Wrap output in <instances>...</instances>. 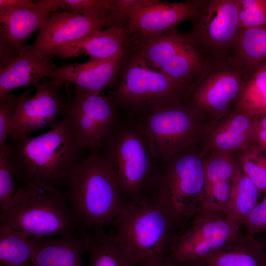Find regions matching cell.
I'll list each match as a JSON object with an SVG mask.
<instances>
[{
  "label": "cell",
  "mask_w": 266,
  "mask_h": 266,
  "mask_svg": "<svg viewBox=\"0 0 266 266\" xmlns=\"http://www.w3.org/2000/svg\"><path fill=\"white\" fill-rule=\"evenodd\" d=\"M255 119L233 110L215 127L209 137L213 152L245 150L252 145Z\"/></svg>",
  "instance_id": "cell-23"
},
{
  "label": "cell",
  "mask_w": 266,
  "mask_h": 266,
  "mask_svg": "<svg viewBox=\"0 0 266 266\" xmlns=\"http://www.w3.org/2000/svg\"><path fill=\"white\" fill-rule=\"evenodd\" d=\"M14 175L8 161L5 145L0 149V211L14 196L16 190Z\"/></svg>",
  "instance_id": "cell-35"
},
{
  "label": "cell",
  "mask_w": 266,
  "mask_h": 266,
  "mask_svg": "<svg viewBox=\"0 0 266 266\" xmlns=\"http://www.w3.org/2000/svg\"><path fill=\"white\" fill-rule=\"evenodd\" d=\"M27 92L28 90L18 96L10 93L0 96V149L6 144L7 138L9 136L10 125L16 108Z\"/></svg>",
  "instance_id": "cell-33"
},
{
  "label": "cell",
  "mask_w": 266,
  "mask_h": 266,
  "mask_svg": "<svg viewBox=\"0 0 266 266\" xmlns=\"http://www.w3.org/2000/svg\"><path fill=\"white\" fill-rule=\"evenodd\" d=\"M88 266H138L121 249L112 231L88 232Z\"/></svg>",
  "instance_id": "cell-25"
},
{
  "label": "cell",
  "mask_w": 266,
  "mask_h": 266,
  "mask_svg": "<svg viewBox=\"0 0 266 266\" xmlns=\"http://www.w3.org/2000/svg\"><path fill=\"white\" fill-rule=\"evenodd\" d=\"M255 236L259 240L266 253V232Z\"/></svg>",
  "instance_id": "cell-40"
},
{
  "label": "cell",
  "mask_w": 266,
  "mask_h": 266,
  "mask_svg": "<svg viewBox=\"0 0 266 266\" xmlns=\"http://www.w3.org/2000/svg\"><path fill=\"white\" fill-rule=\"evenodd\" d=\"M14 177L22 185L67 188L70 175L89 150L84 148L64 118L46 133L12 139L5 144Z\"/></svg>",
  "instance_id": "cell-1"
},
{
  "label": "cell",
  "mask_w": 266,
  "mask_h": 266,
  "mask_svg": "<svg viewBox=\"0 0 266 266\" xmlns=\"http://www.w3.org/2000/svg\"><path fill=\"white\" fill-rule=\"evenodd\" d=\"M132 117L137 122L159 162L196 145L203 120L184 100L154 107Z\"/></svg>",
  "instance_id": "cell-8"
},
{
  "label": "cell",
  "mask_w": 266,
  "mask_h": 266,
  "mask_svg": "<svg viewBox=\"0 0 266 266\" xmlns=\"http://www.w3.org/2000/svg\"><path fill=\"white\" fill-rule=\"evenodd\" d=\"M242 226L223 214L200 207L176 225L165 260L195 262L239 234Z\"/></svg>",
  "instance_id": "cell-9"
},
{
  "label": "cell",
  "mask_w": 266,
  "mask_h": 266,
  "mask_svg": "<svg viewBox=\"0 0 266 266\" xmlns=\"http://www.w3.org/2000/svg\"><path fill=\"white\" fill-rule=\"evenodd\" d=\"M120 113L134 117L154 107L183 100L185 94L132 49L128 50L116 89L107 92Z\"/></svg>",
  "instance_id": "cell-7"
},
{
  "label": "cell",
  "mask_w": 266,
  "mask_h": 266,
  "mask_svg": "<svg viewBox=\"0 0 266 266\" xmlns=\"http://www.w3.org/2000/svg\"><path fill=\"white\" fill-rule=\"evenodd\" d=\"M111 2L112 0H60V9L106 19Z\"/></svg>",
  "instance_id": "cell-32"
},
{
  "label": "cell",
  "mask_w": 266,
  "mask_h": 266,
  "mask_svg": "<svg viewBox=\"0 0 266 266\" xmlns=\"http://www.w3.org/2000/svg\"><path fill=\"white\" fill-rule=\"evenodd\" d=\"M154 266H199L194 262H187L182 263H174L164 260L159 264Z\"/></svg>",
  "instance_id": "cell-39"
},
{
  "label": "cell",
  "mask_w": 266,
  "mask_h": 266,
  "mask_svg": "<svg viewBox=\"0 0 266 266\" xmlns=\"http://www.w3.org/2000/svg\"><path fill=\"white\" fill-rule=\"evenodd\" d=\"M234 110L254 119L266 113V66L246 79L238 97Z\"/></svg>",
  "instance_id": "cell-27"
},
{
  "label": "cell",
  "mask_w": 266,
  "mask_h": 266,
  "mask_svg": "<svg viewBox=\"0 0 266 266\" xmlns=\"http://www.w3.org/2000/svg\"><path fill=\"white\" fill-rule=\"evenodd\" d=\"M88 232L54 237H30L34 266H84Z\"/></svg>",
  "instance_id": "cell-21"
},
{
  "label": "cell",
  "mask_w": 266,
  "mask_h": 266,
  "mask_svg": "<svg viewBox=\"0 0 266 266\" xmlns=\"http://www.w3.org/2000/svg\"><path fill=\"white\" fill-rule=\"evenodd\" d=\"M68 100L63 117L80 144L90 150L107 133L119 116L118 108L107 92L95 95L72 87L66 88Z\"/></svg>",
  "instance_id": "cell-14"
},
{
  "label": "cell",
  "mask_w": 266,
  "mask_h": 266,
  "mask_svg": "<svg viewBox=\"0 0 266 266\" xmlns=\"http://www.w3.org/2000/svg\"><path fill=\"white\" fill-rule=\"evenodd\" d=\"M131 49L164 74L185 95L209 62L188 33L176 27L137 41Z\"/></svg>",
  "instance_id": "cell-10"
},
{
  "label": "cell",
  "mask_w": 266,
  "mask_h": 266,
  "mask_svg": "<svg viewBox=\"0 0 266 266\" xmlns=\"http://www.w3.org/2000/svg\"><path fill=\"white\" fill-rule=\"evenodd\" d=\"M36 2L29 0H0V10L23 7H33Z\"/></svg>",
  "instance_id": "cell-38"
},
{
  "label": "cell",
  "mask_w": 266,
  "mask_h": 266,
  "mask_svg": "<svg viewBox=\"0 0 266 266\" xmlns=\"http://www.w3.org/2000/svg\"><path fill=\"white\" fill-rule=\"evenodd\" d=\"M32 253L30 237L5 225H0V266H26Z\"/></svg>",
  "instance_id": "cell-28"
},
{
  "label": "cell",
  "mask_w": 266,
  "mask_h": 266,
  "mask_svg": "<svg viewBox=\"0 0 266 266\" xmlns=\"http://www.w3.org/2000/svg\"><path fill=\"white\" fill-rule=\"evenodd\" d=\"M262 192L239 166L232 180L231 194L224 215L241 226L244 219L259 202Z\"/></svg>",
  "instance_id": "cell-26"
},
{
  "label": "cell",
  "mask_w": 266,
  "mask_h": 266,
  "mask_svg": "<svg viewBox=\"0 0 266 266\" xmlns=\"http://www.w3.org/2000/svg\"><path fill=\"white\" fill-rule=\"evenodd\" d=\"M195 146L161 160L143 193L166 207L177 223L201 207L204 161Z\"/></svg>",
  "instance_id": "cell-6"
},
{
  "label": "cell",
  "mask_w": 266,
  "mask_h": 266,
  "mask_svg": "<svg viewBox=\"0 0 266 266\" xmlns=\"http://www.w3.org/2000/svg\"><path fill=\"white\" fill-rule=\"evenodd\" d=\"M108 27L106 19L77 12L56 11L38 30L31 50L40 59L50 61L61 45L79 39L91 32Z\"/></svg>",
  "instance_id": "cell-15"
},
{
  "label": "cell",
  "mask_w": 266,
  "mask_h": 266,
  "mask_svg": "<svg viewBox=\"0 0 266 266\" xmlns=\"http://www.w3.org/2000/svg\"><path fill=\"white\" fill-rule=\"evenodd\" d=\"M66 188L74 219L83 232L110 226L127 203L114 171L95 149L73 170Z\"/></svg>",
  "instance_id": "cell-2"
},
{
  "label": "cell",
  "mask_w": 266,
  "mask_h": 266,
  "mask_svg": "<svg viewBox=\"0 0 266 266\" xmlns=\"http://www.w3.org/2000/svg\"><path fill=\"white\" fill-rule=\"evenodd\" d=\"M177 222L158 202L141 195L128 201L111 226L118 244L138 266L163 261Z\"/></svg>",
  "instance_id": "cell-3"
},
{
  "label": "cell",
  "mask_w": 266,
  "mask_h": 266,
  "mask_svg": "<svg viewBox=\"0 0 266 266\" xmlns=\"http://www.w3.org/2000/svg\"><path fill=\"white\" fill-rule=\"evenodd\" d=\"M128 50L106 59L89 60L58 66L50 78L64 82L66 87L73 85L91 95H101L107 89L114 90L118 85L119 72Z\"/></svg>",
  "instance_id": "cell-18"
},
{
  "label": "cell",
  "mask_w": 266,
  "mask_h": 266,
  "mask_svg": "<svg viewBox=\"0 0 266 266\" xmlns=\"http://www.w3.org/2000/svg\"><path fill=\"white\" fill-rule=\"evenodd\" d=\"M26 266H34L32 263H31L29 265Z\"/></svg>",
  "instance_id": "cell-41"
},
{
  "label": "cell",
  "mask_w": 266,
  "mask_h": 266,
  "mask_svg": "<svg viewBox=\"0 0 266 266\" xmlns=\"http://www.w3.org/2000/svg\"><path fill=\"white\" fill-rule=\"evenodd\" d=\"M251 146L266 152V113L255 119Z\"/></svg>",
  "instance_id": "cell-37"
},
{
  "label": "cell",
  "mask_w": 266,
  "mask_h": 266,
  "mask_svg": "<svg viewBox=\"0 0 266 266\" xmlns=\"http://www.w3.org/2000/svg\"><path fill=\"white\" fill-rule=\"evenodd\" d=\"M57 67L37 57L29 45L0 43V96L19 87L33 86L50 78Z\"/></svg>",
  "instance_id": "cell-17"
},
{
  "label": "cell",
  "mask_w": 266,
  "mask_h": 266,
  "mask_svg": "<svg viewBox=\"0 0 266 266\" xmlns=\"http://www.w3.org/2000/svg\"><path fill=\"white\" fill-rule=\"evenodd\" d=\"M263 200L258 203L241 223L249 234L257 235L266 232V191Z\"/></svg>",
  "instance_id": "cell-36"
},
{
  "label": "cell",
  "mask_w": 266,
  "mask_h": 266,
  "mask_svg": "<svg viewBox=\"0 0 266 266\" xmlns=\"http://www.w3.org/2000/svg\"><path fill=\"white\" fill-rule=\"evenodd\" d=\"M238 164L246 175L262 192L266 191V152L251 146L241 151Z\"/></svg>",
  "instance_id": "cell-30"
},
{
  "label": "cell",
  "mask_w": 266,
  "mask_h": 266,
  "mask_svg": "<svg viewBox=\"0 0 266 266\" xmlns=\"http://www.w3.org/2000/svg\"><path fill=\"white\" fill-rule=\"evenodd\" d=\"M0 212V224L29 237L61 236L82 231L74 219L67 189L22 185Z\"/></svg>",
  "instance_id": "cell-4"
},
{
  "label": "cell",
  "mask_w": 266,
  "mask_h": 266,
  "mask_svg": "<svg viewBox=\"0 0 266 266\" xmlns=\"http://www.w3.org/2000/svg\"><path fill=\"white\" fill-rule=\"evenodd\" d=\"M60 9V0H40L33 7L0 10V43L26 44L53 12Z\"/></svg>",
  "instance_id": "cell-19"
},
{
  "label": "cell",
  "mask_w": 266,
  "mask_h": 266,
  "mask_svg": "<svg viewBox=\"0 0 266 266\" xmlns=\"http://www.w3.org/2000/svg\"><path fill=\"white\" fill-rule=\"evenodd\" d=\"M131 45V37L126 29L110 27L95 30L79 39L61 45L54 55L69 59L84 55L90 60H103L130 49Z\"/></svg>",
  "instance_id": "cell-20"
},
{
  "label": "cell",
  "mask_w": 266,
  "mask_h": 266,
  "mask_svg": "<svg viewBox=\"0 0 266 266\" xmlns=\"http://www.w3.org/2000/svg\"><path fill=\"white\" fill-rule=\"evenodd\" d=\"M249 76L231 58L209 61L187 90L184 101L203 119H224L235 108Z\"/></svg>",
  "instance_id": "cell-11"
},
{
  "label": "cell",
  "mask_w": 266,
  "mask_h": 266,
  "mask_svg": "<svg viewBox=\"0 0 266 266\" xmlns=\"http://www.w3.org/2000/svg\"><path fill=\"white\" fill-rule=\"evenodd\" d=\"M145 0H112L106 20L108 28L126 29L130 14L139 8Z\"/></svg>",
  "instance_id": "cell-34"
},
{
  "label": "cell",
  "mask_w": 266,
  "mask_h": 266,
  "mask_svg": "<svg viewBox=\"0 0 266 266\" xmlns=\"http://www.w3.org/2000/svg\"><path fill=\"white\" fill-rule=\"evenodd\" d=\"M188 35L208 61L231 58L241 28L237 0H197Z\"/></svg>",
  "instance_id": "cell-12"
},
{
  "label": "cell",
  "mask_w": 266,
  "mask_h": 266,
  "mask_svg": "<svg viewBox=\"0 0 266 266\" xmlns=\"http://www.w3.org/2000/svg\"><path fill=\"white\" fill-rule=\"evenodd\" d=\"M197 0L167 2L145 0L130 15L126 29L132 39V45L176 27L180 22L194 17Z\"/></svg>",
  "instance_id": "cell-16"
},
{
  "label": "cell",
  "mask_w": 266,
  "mask_h": 266,
  "mask_svg": "<svg viewBox=\"0 0 266 266\" xmlns=\"http://www.w3.org/2000/svg\"><path fill=\"white\" fill-rule=\"evenodd\" d=\"M92 149L113 169L127 202L144 193L159 164L135 119L120 113Z\"/></svg>",
  "instance_id": "cell-5"
},
{
  "label": "cell",
  "mask_w": 266,
  "mask_h": 266,
  "mask_svg": "<svg viewBox=\"0 0 266 266\" xmlns=\"http://www.w3.org/2000/svg\"><path fill=\"white\" fill-rule=\"evenodd\" d=\"M231 58L249 76L266 66V27L241 29Z\"/></svg>",
  "instance_id": "cell-24"
},
{
  "label": "cell",
  "mask_w": 266,
  "mask_h": 266,
  "mask_svg": "<svg viewBox=\"0 0 266 266\" xmlns=\"http://www.w3.org/2000/svg\"><path fill=\"white\" fill-rule=\"evenodd\" d=\"M199 266H266V253L258 238L241 231L202 259Z\"/></svg>",
  "instance_id": "cell-22"
},
{
  "label": "cell",
  "mask_w": 266,
  "mask_h": 266,
  "mask_svg": "<svg viewBox=\"0 0 266 266\" xmlns=\"http://www.w3.org/2000/svg\"><path fill=\"white\" fill-rule=\"evenodd\" d=\"M28 90L18 104L11 122L9 134L12 139L31 136L37 130L54 127L62 119L68 100L65 83L51 78H43Z\"/></svg>",
  "instance_id": "cell-13"
},
{
  "label": "cell",
  "mask_w": 266,
  "mask_h": 266,
  "mask_svg": "<svg viewBox=\"0 0 266 266\" xmlns=\"http://www.w3.org/2000/svg\"><path fill=\"white\" fill-rule=\"evenodd\" d=\"M241 29L266 27V0H237Z\"/></svg>",
  "instance_id": "cell-31"
},
{
  "label": "cell",
  "mask_w": 266,
  "mask_h": 266,
  "mask_svg": "<svg viewBox=\"0 0 266 266\" xmlns=\"http://www.w3.org/2000/svg\"><path fill=\"white\" fill-rule=\"evenodd\" d=\"M231 153L214 152L204 161V188L221 180H232L239 165Z\"/></svg>",
  "instance_id": "cell-29"
}]
</instances>
